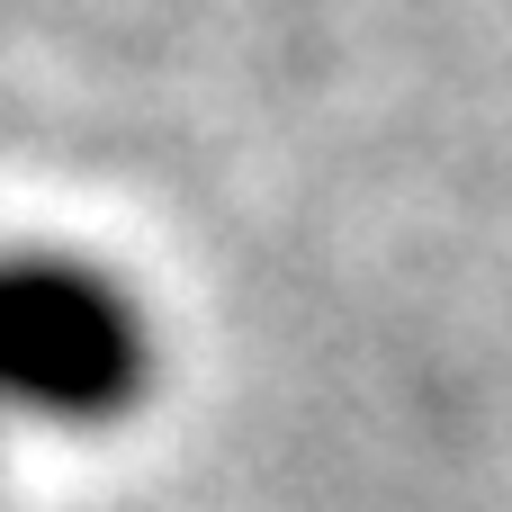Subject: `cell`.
Returning a JSON list of instances; mask_svg holds the SVG:
<instances>
[{
  "label": "cell",
  "mask_w": 512,
  "mask_h": 512,
  "mask_svg": "<svg viewBox=\"0 0 512 512\" xmlns=\"http://www.w3.org/2000/svg\"><path fill=\"white\" fill-rule=\"evenodd\" d=\"M153 396V324L135 288L72 252H0V414L108 432Z\"/></svg>",
  "instance_id": "1"
}]
</instances>
